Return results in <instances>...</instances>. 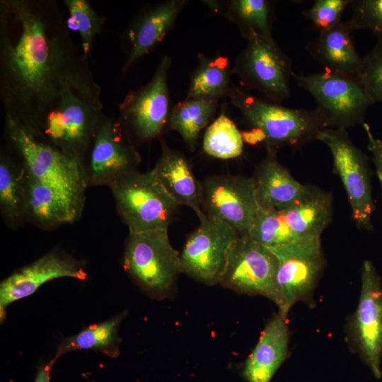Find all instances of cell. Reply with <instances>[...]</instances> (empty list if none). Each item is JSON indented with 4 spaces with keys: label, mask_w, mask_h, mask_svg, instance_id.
I'll use <instances>...</instances> for the list:
<instances>
[{
    "label": "cell",
    "mask_w": 382,
    "mask_h": 382,
    "mask_svg": "<svg viewBox=\"0 0 382 382\" xmlns=\"http://www.w3.org/2000/svg\"><path fill=\"white\" fill-rule=\"evenodd\" d=\"M83 56L56 1H0L1 100L5 115L26 129Z\"/></svg>",
    "instance_id": "6da1fadb"
},
{
    "label": "cell",
    "mask_w": 382,
    "mask_h": 382,
    "mask_svg": "<svg viewBox=\"0 0 382 382\" xmlns=\"http://www.w3.org/2000/svg\"><path fill=\"white\" fill-rule=\"evenodd\" d=\"M88 59L83 56L67 73L56 98L27 129L81 166L105 116L101 89L91 74Z\"/></svg>",
    "instance_id": "7a4b0ae2"
},
{
    "label": "cell",
    "mask_w": 382,
    "mask_h": 382,
    "mask_svg": "<svg viewBox=\"0 0 382 382\" xmlns=\"http://www.w3.org/2000/svg\"><path fill=\"white\" fill-rule=\"evenodd\" d=\"M230 103L253 128L264 134L270 147L298 146L325 129L316 109L291 108L232 87Z\"/></svg>",
    "instance_id": "3957f363"
},
{
    "label": "cell",
    "mask_w": 382,
    "mask_h": 382,
    "mask_svg": "<svg viewBox=\"0 0 382 382\" xmlns=\"http://www.w3.org/2000/svg\"><path fill=\"white\" fill-rule=\"evenodd\" d=\"M123 267L145 293L157 299L172 293L183 272L180 253L172 246L168 229L129 232Z\"/></svg>",
    "instance_id": "277c9868"
},
{
    "label": "cell",
    "mask_w": 382,
    "mask_h": 382,
    "mask_svg": "<svg viewBox=\"0 0 382 382\" xmlns=\"http://www.w3.org/2000/svg\"><path fill=\"white\" fill-rule=\"evenodd\" d=\"M119 216L129 232L168 229L180 204L169 194L153 169L133 171L109 187Z\"/></svg>",
    "instance_id": "5b68a950"
},
{
    "label": "cell",
    "mask_w": 382,
    "mask_h": 382,
    "mask_svg": "<svg viewBox=\"0 0 382 382\" xmlns=\"http://www.w3.org/2000/svg\"><path fill=\"white\" fill-rule=\"evenodd\" d=\"M4 121L8 144L29 175L67 192L85 197L88 186L78 162L37 139L11 117L5 115Z\"/></svg>",
    "instance_id": "8992f818"
},
{
    "label": "cell",
    "mask_w": 382,
    "mask_h": 382,
    "mask_svg": "<svg viewBox=\"0 0 382 382\" xmlns=\"http://www.w3.org/2000/svg\"><path fill=\"white\" fill-rule=\"evenodd\" d=\"M293 78L315 99L325 128L345 129L362 123L373 105L354 77L325 71L308 75L294 73Z\"/></svg>",
    "instance_id": "52a82bcc"
},
{
    "label": "cell",
    "mask_w": 382,
    "mask_h": 382,
    "mask_svg": "<svg viewBox=\"0 0 382 382\" xmlns=\"http://www.w3.org/2000/svg\"><path fill=\"white\" fill-rule=\"evenodd\" d=\"M233 72L243 86L258 91L267 100L282 104L290 97V80L294 74L292 60L272 37L248 40Z\"/></svg>",
    "instance_id": "ba28073f"
},
{
    "label": "cell",
    "mask_w": 382,
    "mask_h": 382,
    "mask_svg": "<svg viewBox=\"0 0 382 382\" xmlns=\"http://www.w3.org/2000/svg\"><path fill=\"white\" fill-rule=\"evenodd\" d=\"M346 338L376 378L382 376V283L373 263L365 260L357 307L346 325Z\"/></svg>",
    "instance_id": "9c48e42d"
},
{
    "label": "cell",
    "mask_w": 382,
    "mask_h": 382,
    "mask_svg": "<svg viewBox=\"0 0 382 382\" xmlns=\"http://www.w3.org/2000/svg\"><path fill=\"white\" fill-rule=\"evenodd\" d=\"M171 61L163 56L152 79L129 92L118 105L117 119L134 144L158 137L168 125L171 110L168 74Z\"/></svg>",
    "instance_id": "30bf717a"
},
{
    "label": "cell",
    "mask_w": 382,
    "mask_h": 382,
    "mask_svg": "<svg viewBox=\"0 0 382 382\" xmlns=\"http://www.w3.org/2000/svg\"><path fill=\"white\" fill-rule=\"evenodd\" d=\"M141 158L118 119L104 116L87 147L81 166L88 186L110 187L136 171Z\"/></svg>",
    "instance_id": "8fae6325"
},
{
    "label": "cell",
    "mask_w": 382,
    "mask_h": 382,
    "mask_svg": "<svg viewBox=\"0 0 382 382\" xmlns=\"http://www.w3.org/2000/svg\"><path fill=\"white\" fill-rule=\"evenodd\" d=\"M316 139L330 149L357 226L361 229L372 230L374 203L366 156L353 144L345 129L325 128L318 133Z\"/></svg>",
    "instance_id": "7c38bea8"
},
{
    "label": "cell",
    "mask_w": 382,
    "mask_h": 382,
    "mask_svg": "<svg viewBox=\"0 0 382 382\" xmlns=\"http://www.w3.org/2000/svg\"><path fill=\"white\" fill-rule=\"evenodd\" d=\"M180 253L182 272L208 285L219 284L240 234L222 220L204 215Z\"/></svg>",
    "instance_id": "4fadbf2b"
},
{
    "label": "cell",
    "mask_w": 382,
    "mask_h": 382,
    "mask_svg": "<svg viewBox=\"0 0 382 382\" xmlns=\"http://www.w3.org/2000/svg\"><path fill=\"white\" fill-rule=\"evenodd\" d=\"M277 265L270 248L248 236H240L231 250L219 284L239 293L261 295L277 306Z\"/></svg>",
    "instance_id": "5bb4252c"
},
{
    "label": "cell",
    "mask_w": 382,
    "mask_h": 382,
    "mask_svg": "<svg viewBox=\"0 0 382 382\" xmlns=\"http://www.w3.org/2000/svg\"><path fill=\"white\" fill-rule=\"evenodd\" d=\"M277 259L278 312L287 316L298 301L308 299L323 266L320 238L269 248Z\"/></svg>",
    "instance_id": "9a60e30c"
},
{
    "label": "cell",
    "mask_w": 382,
    "mask_h": 382,
    "mask_svg": "<svg viewBox=\"0 0 382 382\" xmlns=\"http://www.w3.org/2000/svg\"><path fill=\"white\" fill-rule=\"evenodd\" d=\"M202 209L248 236L260 210L254 178L214 175L202 183Z\"/></svg>",
    "instance_id": "2e32d148"
},
{
    "label": "cell",
    "mask_w": 382,
    "mask_h": 382,
    "mask_svg": "<svg viewBox=\"0 0 382 382\" xmlns=\"http://www.w3.org/2000/svg\"><path fill=\"white\" fill-rule=\"evenodd\" d=\"M61 277L83 280L87 273L83 261L59 249H53L13 272L0 284L1 321L8 305L32 295L45 283Z\"/></svg>",
    "instance_id": "e0dca14e"
},
{
    "label": "cell",
    "mask_w": 382,
    "mask_h": 382,
    "mask_svg": "<svg viewBox=\"0 0 382 382\" xmlns=\"http://www.w3.org/2000/svg\"><path fill=\"white\" fill-rule=\"evenodd\" d=\"M25 219L41 228H52L79 219L85 197L67 192L25 172Z\"/></svg>",
    "instance_id": "ac0fdd59"
},
{
    "label": "cell",
    "mask_w": 382,
    "mask_h": 382,
    "mask_svg": "<svg viewBox=\"0 0 382 382\" xmlns=\"http://www.w3.org/2000/svg\"><path fill=\"white\" fill-rule=\"evenodd\" d=\"M287 316L277 312L266 324L242 371L248 382H270L288 355Z\"/></svg>",
    "instance_id": "d6986e66"
},
{
    "label": "cell",
    "mask_w": 382,
    "mask_h": 382,
    "mask_svg": "<svg viewBox=\"0 0 382 382\" xmlns=\"http://www.w3.org/2000/svg\"><path fill=\"white\" fill-rule=\"evenodd\" d=\"M187 3L185 0L166 1L137 16L128 32L129 49L123 72H127L162 40Z\"/></svg>",
    "instance_id": "ffe728a7"
},
{
    "label": "cell",
    "mask_w": 382,
    "mask_h": 382,
    "mask_svg": "<svg viewBox=\"0 0 382 382\" xmlns=\"http://www.w3.org/2000/svg\"><path fill=\"white\" fill-rule=\"evenodd\" d=\"M347 21L319 32L318 35L306 45L309 55L326 71L356 78L361 57L356 48Z\"/></svg>",
    "instance_id": "44dd1931"
},
{
    "label": "cell",
    "mask_w": 382,
    "mask_h": 382,
    "mask_svg": "<svg viewBox=\"0 0 382 382\" xmlns=\"http://www.w3.org/2000/svg\"><path fill=\"white\" fill-rule=\"evenodd\" d=\"M161 155L153 170L169 194L180 204L194 210L199 219L202 209V185L195 177L188 160L181 153L161 144Z\"/></svg>",
    "instance_id": "7402d4cb"
},
{
    "label": "cell",
    "mask_w": 382,
    "mask_h": 382,
    "mask_svg": "<svg viewBox=\"0 0 382 382\" xmlns=\"http://www.w3.org/2000/svg\"><path fill=\"white\" fill-rule=\"evenodd\" d=\"M255 179L260 207L282 210L302 198L309 187L296 180L270 151Z\"/></svg>",
    "instance_id": "603a6c76"
},
{
    "label": "cell",
    "mask_w": 382,
    "mask_h": 382,
    "mask_svg": "<svg viewBox=\"0 0 382 382\" xmlns=\"http://www.w3.org/2000/svg\"><path fill=\"white\" fill-rule=\"evenodd\" d=\"M279 211L299 237L320 238L330 219L331 200L327 193L310 188L302 198Z\"/></svg>",
    "instance_id": "cb8c5ba5"
},
{
    "label": "cell",
    "mask_w": 382,
    "mask_h": 382,
    "mask_svg": "<svg viewBox=\"0 0 382 382\" xmlns=\"http://www.w3.org/2000/svg\"><path fill=\"white\" fill-rule=\"evenodd\" d=\"M25 171L18 161L1 151L0 209L7 224L16 227L25 219Z\"/></svg>",
    "instance_id": "d4e9b609"
},
{
    "label": "cell",
    "mask_w": 382,
    "mask_h": 382,
    "mask_svg": "<svg viewBox=\"0 0 382 382\" xmlns=\"http://www.w3.org/2000/svg\"><path fill=\"white\" fill-rule=\"evenodd\" d=\"M231 69L226 57L199 54V64L192 74L185 99L217 100L229 95Z\"/></svg>",
    "instance_id": "484cf974"
},
{
    "label": "cell",
    "mask_w": 382,
    "mask_h": 382,
    "mask_svg": "<svg viewBox=\"0 0 382 382\" xmlns=\"http://www.w3.org/2000/svg\"><path fill=\"white\" fill-rule=\"evenodd\" d=\"M125 316L121 313L103 323L90 325L77 334L64 338L58 346L54 358L57 360L73 351L93 349L110 357L120 354L119 326Z\"/></svg>",
    "instance_id": "4316f807"
},
{
    "label": "cell",
    "mask_w": 382,
    "mask_h": 382,
    "mask_svg": "<svg viewBox=\"0 0 382 382\" xmlns=\"http://www.w3.org/2000/svg\"><path fill=\"white\" fill-rule=\"evenodd\" d=\"M217 106V100L185 99L171 110L168 127L194 150L200 132L212 120Z\"/></svg>",
    "instance_id": "83f0119b"
},
{
    "label": "cell",
    "mask_w": 382,
    "mask_h": 382,
    "mask_svg": "<svg viewBox=\"0 0 382 382\" xmlns=\"http://www.w3.org/2000/svg\"><path fill=\"white\" fill-rule=\"evenodd\" d=\"M272 2L267 0H232L226 15L239 27L248 40L255 37H272Z\"/></svg>",
    "instance_id": "f1b7e54d"
},
{
    "label": "cell",
    "mask_w": 382,
    "mask_h": 382,
    "mask_svg": "<svg viewBox=\"0 0 382 382\" xmlns=\"http://www.w3.org/2000/svg\"><path fill=\"white\" fill-rule=\"evenodd\" d=\"M241 132L233 122L222 112L207 129L203 149L208 155L220 159L238 157L243 152Z\"/></svg>",
    "instance_id": "f546056e"
},
{
    "label": "cell",
    "mask_w": 382,
    "mask_h": 382,
    "mask_svg": "<svg viewBox=\"0 0 382 382\" xmlns=\"http://www.w3.org/2000/svg\"><path fill=\"white\" fill-rule=\"evenodd\" d=\"M248 236L268 248L279 247L307 240L299 237L289 227L279 210L262 207H260Z\"/></svg>",
    "instance_id": "4dcf8cb0"
},
{
    "label": "cell",
    "mask_w": 382,
    "mask_h": 382,
    "mask_svg": "<svg viewBox=\"0 0 382 382\" xmlns=\"http://www.w3.org/2000/svg\"><path fill=\"white\" fill-rule=\"evenodd\" d=\"M68 11L66 24L70 31L79 33L82 52L88 57L93 40L103 26L105 17L97 13L87 0H64Z\"/></svg>",
    "instance_id": "1f68e13d"
},
{
    "label": "cell",
    "mask_w": 382,
    "mask_h": 382,
    "mask_svg": "<svg viewBox=\"0 0 382 382\" xmlns=\"http://www.w3.org/2000/svg\"><path fill=\"white\" fill-rule=\"evenodd\" d=\"M356 79L373 104L382 102V40L361 58Z\"/></svg>",
    "instance_id": "d6a6232c"
},
{
    "label": "cell",
    "mask_w": 382,
    "mask_h": 382,
    "mask_svg": "<svg viewBox=\"0 0 382 382\" xmlns=\"http://www.w3.org/2000/svg\"><path fill=\"white\" fill-rule=\"evenodd\" d=\"M350 6L352 30L366 29L382 40V0H352Z\"/></svg>",
    "instance_id": "836d02e7"
},
{
    "label": "cell",
    "mask_w": 382,
    "mask_h": 382,
    "mask_svg": "<svg viewBox=\"0 0 382 382\" xmlns=\"http://www.w3.org/2000/svg\"><path fill=\"white\" fill-rule=\"evenodd\" d=\"M352 0H316L302 14L319 32L338 25Z\"/></svg>",
    "instance_id": "e575fe53"
},
{
    "label": "cell",
    "mask_w": 382,
    "mask_h": 382,
    "mask_svg": "<svg viewBox=\"0 0 382 382\" xmlns=\"http://www.w3.org/2000/svg\"><path fill=\"white\" fill-rule=\"evenodd\" d=\"M364 127L368 138V148L371 153L376 174L382 192V139L376 138L372 134L367 124H364Z\"/></svg>",
    "instance_id": "d590c367"
},
{
    "label": "cell",
    "mask_w": 382,
    "mask_h": 382,
    "mask_svg": "<svg viewBox=\"0 0 382 382\" xmlns=\"http://www.w3.org/2000/svg\"><path fill=\"white\" fill-rule=\"evenodd\" d=\"M57 360L53 358L42 363L37 369L34 382H50L52 367Z\"/></svg>",
    "instance_id": "8d00e7d4"
},
{
    "label": "cell",
    "mask_w": 382,
    "mask_h": 382,
    "mask_svg": "<svg viewBox=\"0 0 382 382\" xmlns=\"http://www.w3.org/2000/svg\"><path fill=\"white\" fill-rule=\"evenodd\" d=\"M243 141L255 145L258 142L265 141L264 134L258 129L253 128L250 131L241 132Z\"/></svg>",
    "instance_id": "74e56055"
}]
</instances>
